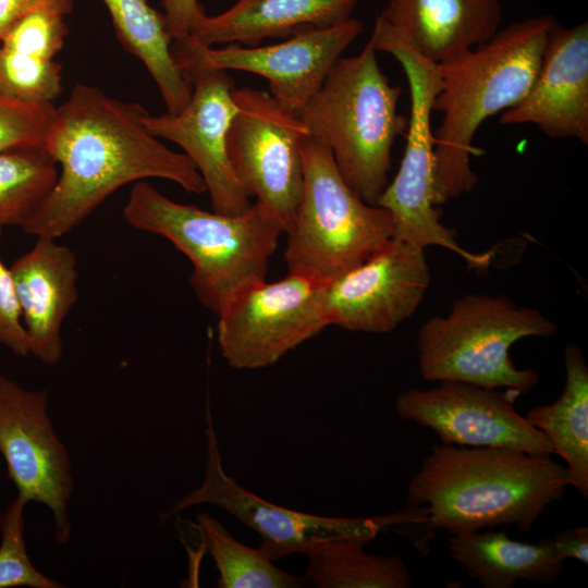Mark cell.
Wrapping results in <instances>:
<instances>
[{
    "mask_svg": "<svg viewBox=\"0 0 588 588\" xmlns=\"http://www.w3.org/2000/svg\"><path fill=\"white\" fill-rule=\"evenodd\" d=\"M147 110L101 89L78 83L56 108L47 151L60 166L44 203L22 226L27 234L59 238L81 224L125 184L164 179L186 192H206L191 159L151 135L143 124Z\"/></svg>",
    "mask_w": 588,
    "mask_h": 588,
    "instance_id": "1",
    "label": "cell"
},
{
    "mask_svg": "<svg viewBox=\"0 0 588 588\" xmlns=\"http://www.w3.org/2000/svg\"><path fill=\"white\" fill-rule=\"evenodd\" d=\"M566 486V467L550 456L441 443L409 479L407 503L425 507L429 529L462 535L514 525L527 534Z\"/></svg>",
    "mask_w": 588,
    "mask_h": 588,
    "instance_id": "2",
    "label": "cell"
},
{
    "mask_svg": "<svg viewBox=\"0 0 588 588\" xmlns=\"http://www.w3.org/2000/svg\"><path fill=\"white\" fill-rule=\"evenodd\" d=\"M555 23L551 15L512 23L489 40L438 63L441 87L433 112L442 113V119L433 132L436 206L475 188L478 176L470 160L480 149L474 137L485 120L525 97Z\"/></svg>",
    "mask_w": 588,
    "mask_h": 588,
    "instance_id": "3",
    "label": "cell"
},
{
    "mask_svg": "<svg viewBox=\"0 0 588 588\" xmlns=\"http://www.w3.org/2000/svg\"><path fill=\"white\" fill-rule=\"evenodd\" d=\"M402 88L381 71L369 39L362 51L341 57L297 112L309 136L327 146L350 188L377 205L389 184L391 155L408 118L397 103Z\"/></svg>",
    "mask_w": 588,
    "mask_h": 588,
    "instance_id": "4",
    "label": "cell"
},
{
    "mask_svg": "<svg viewBox=\"0 0 588 588\" xmlns=\"http://www.w3.org/2000/svg\"><path fill=\"white\" fill-rule=\"evenodd\" d=\"M133 228L169 240L192 262V287L216 315L238 291L265 280L282 228L257 204L235 216L171 200L136 182L123 208Z\"/></svg>",
    "mask_w": 588,
    "mask_h": 588,
    "instance_id": "5",
    "label": "cell"
},
{
    "mask_svg": "<svg viewBox=\"0 0 588 588\" xmlns=\"http://www.w3.org/2000/svg\"><path fill=\"white\" fill-rule=\"evenodd\" d=\"M555 331V323L537 309L518 307L504 296L467 294L453 302L448 315L433 316L420 327L419 372L429 381H463L527 394L539 375L517 368L510 348L524 338H547Z\"/></svg>",
    "mask_w": 588,
    "mask_h": 588,
    "instance_id": "6",
    "label": "cell"
},
{
    "mask_svg": "<svg viewBox=\"0 0 588 588\" xmlns=\"http://www.w3.org/2000/svg\"><path fill=\"white\" fill-rule=\"evenodd\" d=\"M303 193L287 235L289 273L328 283L359 266L393 237L391 213L359 198L330 149L313 137L302 145Z\"/></svg>",
    "mask_w": 588,
    "mask_h": 588,
    "instance_id": "7",
    "label": "cell"
},
{
    "mask_svg": "<svg viewBox=\"0 0 588 588\" xmlns=\"http://www.w3.org/2000/svg\"><path fill=\"white\" fill-rule=\"evenodd\" d=\"M369 39L377 51L387 52L397 60L409 86L411 113L404 155L399 171L377 203L391 213L393 237L424 249L428 246L444 247L470 267H489L494 252L473 253L457 244L454 231L440 223L433 201L434 136L431 115L441 87L439 64L421 56L381 14Z\"/></svg>",
    "mask_w": 588,
    "mask_h": 588,
    "instance_id": "8",
    "label": "cell"
},
{
    "mask_svg": "<svg viewBox=\"0 0 588 588\" xmlns=\"http://www.w3.org/2000/svg\"><path fill=\"white\" fill-rule=\"evenodd\" d=\"M205 434L204 480L164 512L163 518L195 505H216L254 529L261 538L259 549L271 561L303 553L307 547L318 541L351 538L368 543L391 525L425 522L424 510L413 506L376 517H331L302 513L270 503L245 489L224 471L209 408L206 412Z\"/></svg>",
    "mask_w": 588,
    "mask_h": 588,
    "instance_id": "9",
    "label": "cell"
},
{
    "mask_svg": "<svg viewBox=\"0 0 588 588\" xmlns=\"http://www.w3.org/2000/svg\"><path fill=\"white\" fill-rule=\"evenodd\" d=\"M237 112L228 133L232 166L257 204L286 233L299 204L302 145L309 133L298 113L269 93L234 88Z\"/></svg>",
    "mask_w": 588,
    "mask_h": 588,
    "instance_id": "10",
    "label": "cell"
},
{
    "mask_svg": "<svg viewBox=\"0 0 588 588\" xmlns=\"http://www.w3.org/2000/svg\"><path fill=\"white\" fill-rule=\"evenodd\" d=\"M324 283L289 273L260 281L234 294L218 316L217 336L223 358L236 369H258L330 326Z\"/></svg>",
    "mask_w": 588,
    "mask_h": 588,
    "instance_id": "11",
    "label": "cell"
},
{
    "mask_svg": "<svg viewBox=\"0 0 588 588\" xmlns=\"http://www.w3.org/2000/svg\"><path fill=\"white\" fill-rule=\"evenodd\" d=\"M363 23L350 17L267 46L229 44L207 47L192 37L172 41L173 58L188 81L207 71H244L269 82L270 95L298 112L317 93L333 64L362 34Z\"/></svg>",
    "mask_w": 588,
    "mask_h": 588,
    "instance_id": "12",
    "label": "cell"
},
{
    "mask_svg": "<svg viewBox=\"0 0 588 588\" xmlns=\"http://www.w3.org/2000/svg\"><path fill=\"white\" fill-rule=\"evenodd\" d=\"M520 395L513 389L444 380L436 388L401 392L394 407L402 419L433 430L444 444L551 456L549 438L516 411Z\"/></svg>",
    "mask_w": 588,
    "mask_h": 588,
    "instance_id": "13",
    "label": "cell"
},
{
    "mask_svg": "<svg viewBox=\"0 0 588 588\" xmlns=\"http://www.w3.org/2000/svg\"><path fill=\"white\" fill-rule=\"evenodd\" d=\"M46 390H27L0 375V453L17 497L45 504L57 541L71 536L69 502L74 491L71 461L48 414Z\"/></svg>",
    "mask_w": 588,
    "mask_h": 588,
    "instance_id": "14",
    "label": "cell"
},
{
    "mask_svg": "<svg viewBox=\"0 0 588 588\" xmlns=\"http://www.w3.org/2000/svg\"><path fill=\"white\" fill-rule=\"evenodd\" d=\"M193 93L179 113L150 115L142 121L157 138L183 149L204 180L213 211L235 216L252 205L228 151V133L237 112L234 81L225 71L200 72L188 78Z\"/></svg>",
    "mask_w": 588,
    "mask_h": 588,
    "instance_id": "15",
    "label": "cell"
},
{
    "mask_svg": "<svg viewBox=\"0 0 588 588\" xmlns=\"http://www.w3.org/2000/svg\"><path fill=\"white\" fill-rule=\"evenodd\" d=\"M429 283L425 249L391 237L359 266L324 283L329 324L356 332H391L416 311Z\"/></svg>",
    "mask_w": 588,
    "mask_h": 588,
    "instance_id": "16",
    "label": "cell"
},
{
    "mask_svg": "<svg viewBox=\"0 0 588 588\" xmlns=\"http://www.w3.org/2000/svg\"><path fill=\"white\" fill-rule=\"evenodd\" d=\"M503 125L532 124L553 138L588 144V23L551 28L537 75Z\"/></svg>",
    "mask_w": 588,
    "mask_h": 588,
    "instance_id": "17",
    "label": "cell"
},
{
    "mask_svg": "<svg viewBox=\"0 0 588 588\" xmlns=\"http://www.w3.org/2000/svg\"><path fill=\"white\" fill-rule=\"evenodd\" d=\"M30 354L57 365L63 354L61 328L77 301V260L57 238L37 236L10 267Z\"/></svg>",
    "mask_w": 588,
    "mask_h": 588,
    "instance_id": "18",
    "label": "cell"
},
{
    "mask_svg": "<svg viewBox=\"0 0 588 588\" xmlns=\"http://www.w3.org/2000/svg\"><path fill=\"white\" fill-rule=\"evenodd\" d=\"M381 15L425 58L441 63L489 40L501 0H389Z\"/></svg>",
    "mask_w": 588,
    "mask_h": 588,
    "instance_id": "19",
    "label": "cell"
},
{
    "mask_svg": "<svg viewBox=\"0 0 588 588\" xmlns=\"http://www.w3.org/2000/svg\"><path fill=\"white\" fill-rule=\"evenodd\" d=\"M358 0H236L228 10L195 25L192 37L203 46H259L266 38H289L329 27L350 17Z\"/></svg>",
    "mask_w": 588,
    "mask_h": 588,
    "instance_id": "20",
    "label": "cell"
},
{
    "mask_svg": "<svg viewBox=\"0 0 588 588\" xmlns=\"http://www.w3.org/2000/svg\"><path fill=\"white\" fill-rule=\"evenodd\" d=\"M50 8L20 17L0 39V94L25 102H52L62 89L61 65L54 61L68 27Z\"/></svg>",
    "mask_w": 588,
    "mask_h": 588,
    "instance_id": "21",
    "label": "cell"
},
{
    "mask_svg": "<svg viewBox=\"0 0 588 588\" xmlns=\"http://www.w3.org/2000/svg\"><path fill=\"white\" fill-rule=\"evenodd\" d=\"M449 551L470 578L487 588H512L520 579L551 585L565 562L555 552L552 538L528 543L514 540L503 531L451 535Z\"/></svg>",
    "mask_w": 588,
    "mask_h": 588,
    "instance_id": "22",
    "label": "cell"
},
{
    "mask_svg": "<svg viewBox=\"0 0 588 588\" xmlns=\"http://www.w3.org/2000/svg\"><path fill=\"white\" fill-rule=\"evenodd\" d=\"M565 383L550 404L530 408L526 419L550 440L566 463L568 486L588 498V366L576 344L564 348Z\"/></svg>",
    "mask_w": 588,
    "mask_h": 588,
    "instance_id": "23",
    "label": "cell"
},
{
    "mask_svg": "<svg viewBox=\"0 0 588 588\" xmlns=\"http://www.w3.org/2000/svg\"><path fill=\"white\" fill-rule=\"evenodd\" d=\"M123 47L137 57L154 78L167 107L179 113L188 103L193 85L176 64L162 13L148 0H102Z\"/></svg>",
    "mask_w": 588,
    "mask_h": 588,
    "instance_id": "24",
    "label": "cell"
},
{
    "mask_svg": "<svg viewBox=\"0 0 588 588\" xmlns=\"http://www.w3.org/2000/svg\"><path fill=\"white\" fill-rule=\"evenodd\" d=\"M366 543L340 538L315 542L302 554L308 564L305 581L319 588H408L409 571L396 556L369 554Z\"/></svg>",
    "mask_w": 588,
    "mask_h": 588,
    "instance_id": "25",
    "label": "cell"
},
{
    "mask_svg": "<svg viewBox=\"0 0 588 588\" xmlns=\"http://www.w3.org/2000/svg\"><path fill=\"white\" fill-rule=\"evenodd\" d=\"M196 520L201 546L219 572L218 588H296L306 584L304 576L274 566L259 548L236 540L209 514L199 513Z\"/></svg>",
    "mask_w": 588,
    "mask_h": 588,
    "instance_id": "26",
    "label": "cell"
},
{
    "mask_svg": "<svg viewBox=\"0 0 588 588\" xmlns=\"http://www.w3.org/2000/svg\"><path fill=\"white\" fill-rule=\"evenodd\" d=\"M58 163L45 148L0 152V225L23 226L52 191Z\"/></svg>",
    "mask_w": 588,
    "mask_h": 588,
    "instance_id": "27",
    "label": "cell"
},
{
    "mask_svg": "<svg viewBox=\"0 0 588 588\" xmlns=\"http://www.w3.org/2000/svg\"><path fill=\"white\" fill-rule=\"evenodd\" d=\"M27 502L16 497L0 513V588H60L59 581L39 572L26 550L24 509Z\"/></svg>",
    "mask_w": 588,
    "mask_h": 588,
    "instance_id": "28",
    "label": "cell"
},
{
    "mask_svg": "<svg viewBox=\"0 0 588 588\" xmlns=\"http://www.w3.org/2000/svg\"><path fill=\"white\" fill-rule=\"evenodd\" d=\"M56 108L52 102H25L0 94V152L46 149Z\"/></svg>",
    "mask_w": 588,
    "mask_h": 588,
    "instance_id": "29",
    "label": "cell"
},
{
    "mask_svg": "<svg viewBox=\"0 0 588 588\" xmlns=\"http://www.w3.org/2000/svg\"><path fill=\"white\" fill-rule=\"evenodd\" d=\"M0 225V236H1ZM0 344L17 356L30 354L29 339L22 323L21 309L16 297L10 268L0 260Z\"/></svg>",
    "mask_w": 588,
    "mask_h": 588,
    "instance_id": "30",
    "label": "cell"
},
{
    "mask_svg": "<svg viewBox=\"0 0 588 588\" xmlns=\"http://www.w3.org/2000/svg\"><path fill=\"white\" fill-rule=\"evenodd\" d=\"M167 32L172 41L187 38L205 14L198 0H162Z\"/></svg>",
    "mask_w": 588,
    "mask_h": 588,
    "instance_id": "31",
    "label": "cell"
},
{
    "mask_svg": "<svg viewBox=\"0 0 588 588\" xmlns=\"http://www.w3.org/2000/svg\"><path fill=\"white\" fill-rule=\"evenodd\" d=\"M38 8H50L66 16L73 11L74 0H0V39L20 17Z\"/></svg>",
    "mask_w": 588,
    "mask_h": 588,
    "instance_id": "32",
    "label": "cell"
},
{
    "mask_svg": "<svg viewBox=\"0 0 588 588\" xmlns=\"http://www.w3.org/2000/svg\"><path fill=\"white\" fill-rule=\"evenodd\" d=\"M555 552L563 560L573 559L588 564V528L586 526L565 529L552 538Z\"/></svg>",
    "mask_w": 588,
    "mask_h": 588,
    "instance_id": "33",
    "label": "cell"
}]
</instances>
